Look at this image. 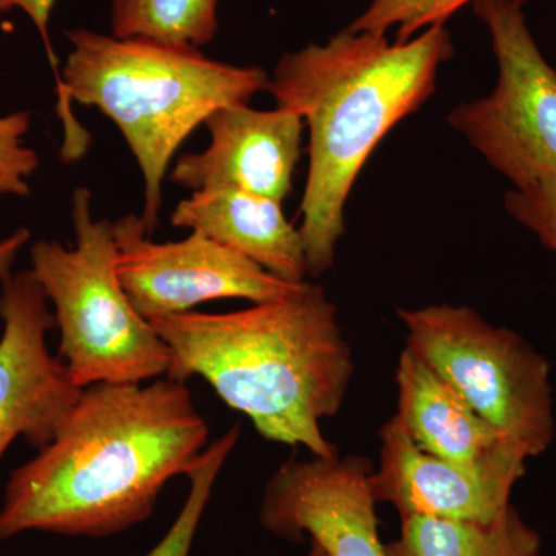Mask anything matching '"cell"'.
Here are the masks:
<instances>
[{"mask_svg":"<svg viewBox=\"0 0 556 556\" xmlns=\"http://www.w3.org/2000/svg\"><path fill=\"white\" fill-rule=\"evenodd\" d=\"M186 382L86 387L50 444L17 467L0 508V540L21 533L108 538L152 517L170 479L207 447Z\"/></svg>","mask_w":556,"mask_h":556,"instance_id":"1","label":"cell"},{"mask_svg":"<svg viewBox=\"0 0 556 556\" xmlns=\"http://www.w3.org/2000/svg\"><path fill=\"white\" fill-rule=\"evenodd\" d=\"M455 53L445 25L393 43L345 28L327 43H309L278 61L268 91L309 129L300 206L309 277L334 266L348 197L365 163L388 131L433 97L439 68Z\"/></svg>","mask_w":556,"mask_h":556,"instance_id":"2","label":"cell"},{"mask_svg":"<svg viewBox=\"0 0 556 556\" xmlns=\"http://www.w3.org/2000/svg\"><path fill=\"white\" fill-rule=\"evenodd\" d=\"M170 353L167 378L206 380L260 437L317 457L339 456L321 420L338 415L354 375L338 308L318 285L236 313L150 321Z\"/></svg>","mask_w":556,"mask_h":556,"instance_id":"3","label":"cell"},{"mask_svg":"<svg viewBox=\"0 0 556 556\" xmlns=\"http://www.w3.org/2000/svg\"><path fill=\"white\" fill-rule=\"evenodd\" d=\"M58 89L64 127L62 159L78 161L89 134L72 102L100 109L118 126L144 178L142 222L152 233L163 207V181L179 146L219 109L248 104L268 90L260 67H239L204 56L200 49L149 39H119L78 28Z\"/></svg>","mask_w":556,"mask_h":556,"instance_id":"4","label":"cell"},{"mask_svg":"<svg viewBox=\"0 0 556 556\" xmlns=\"http://www.w3.org/2000/svg\"><path fill=\"white\" fill-rule=\"evenodd\" d=\"M76 247L36 241L31 273L53 306L60 357L80 388L97 383H144L167 375L170 353L121 285L115 228L91 215L89 189L72 199Z\"/></svg>","mask_w":556,"mask_h":556,"instance_id":"5","label":"cell"},{"mask_svg":"<svg viewBox=\"0 0 556 556\" xmlns=\"http://www.w3.org/2000/svg\"><path fill=\"white\" fill-rule=\"evenodd\" d=\"M407 348L450 383L490 426L527 457L555 439L551 365L511 329L467 306L397 309Z\"/></svg>","mask_w":556,"mask_h":556,"instance_id":"6","label":"cell"},{"mask_svg":"<svg viewBox=\"0 0 556 556\" xmlns=\"http://www.w3.org/2000/svg\"><path fill=\"white\" fill-rule=\"evenodd\" d=\"M497 62L495 90L453 109L448 124L514 185L556 177V70L514 0H477Z\"/></svg>","mask_w":556,"mask_h":556,"instance_id":"7","label":"cell"},{"mask_svg":"<svg viewBox=\"0 0 556 556\" xmlns=\"http://www.w3.org/2000/svg\"><path fill=\"white\" fill-rule=\"evenodd\" d=\"M124 291L149 321L190 313L212 300L270 302L303 283H288L201 232L186 240L155 243L146 223L129 214L113 223Z\"/></svg>","mask_w":556,"mask_h":556,"instance_id":"8","label":"cell"},{"mask_svg":"<svg viewBox=\"0 0 556 556\" xmlns=\"http://www.w3.org/2000/svg\"><path fill=\"white\" fill-rule=\"evenodd\" d=\"M0 460L17 438L43 448L84 388L47 345L56 327L49 300L30 269L10 274L0 292Z\"/></svg>","mask_w":556,"mask_h":556,"instance_id":"9","label":"cell"},{"mask_svg":"<svg viewBox=\"0 0 556 556\" xmlns=\"http://www.w3.org/2000/svg\"><path fill=\"white\" fill-rule=\"evenodd\" d=\"M372 471L361 456L288 460L266 484L260 526L292 543L308 535L329 556H386Z\"/></svg>","mask_w":556,"mask_h":556,"instance_id":"10","label":"cell"},{"mask_svg":"<svg viewBox=\"0 0 556 556\" xmlns=\"http://www.w3.org/2000/svg\"><path fill=\"white\" fill-rule=\"evenodd\" d=\"M378 470L372 471L376 503L390 504L401 519L430 517L490 522L506 514L527 464L467 467L417 447L394 415L379 433Z\"/></svg>","mask_w":556,"mask_h":556,"instance_id":"11","label":"cell"},{"mask_svg":"<svg viewBox=\"0 0 556 556\" xmlns=\"http://www.w3.org/2000/svg\"><path fill=\"white\" fill-rule=\"evenodd\" d=\"M303 119L294 110L219 109L204 123L211 144L175 164L170 179L195 190L232 189L283 203L302 155Z\"/></svg>","mask_w":556,"mask_h":556,"instance_id":"12","label":"cell"},{"mask_svg":"<svg viewBox=\"0 0 556 556\" xmlns=\"http://www.w3.org/2000/svg\"><path fill=\"white\" fill-rule=\"evenodd\" d=\"M397 413L417 447L467 467L527 464L525 455L405 346L396 368Z\"/></svg>","mask_w":556,"mask_h":556,"instance_id":"13","label":"cell"},{"mask_svg":"<svg viewBox=\"0 0 556 556\" xmlns=\"http://www.w3.org/2000/svg\"><path fill=\"white\" fill-rule=\"evenodd\" d=\"M170 222L239 252L280 280L306 281L302 233L277 201L241 190H195L175 207Z\"/></svg>","mask_w":556,"mask_h":556,"instance_id":"14","label":"cell"},{"mask_svg":"<svg viewBox=\"0 0 556 556\" xmlns=\"http://www.w3.org/2000/svg\"><path fill=\"white\" fill-rule=\"evenodd\" d=\"M541 546L540 533L510 506L490 522L404 518L386 556H541Z\"/></svg>","mask_w":556,"mask_h":556,"instance_id":"15","label":"cell"},{"mask_svg":"<svg viewBox=\"0 0 556 556\" xmlns=\"http://www.w3.org/2000/svg\"><path fill=\"white\" fill-rule=\"evenodd\" d=\"M218 0H112L110 24L119 39H149L201 49L218 30Z\"/></svg>","mask_w":556,"mask_h":556,"instance_id":"16","label":"cell"},{"mask_svg":"<svg viewBox=\"0 0 556 556\" xmlns=\"http://www.w3.org/2000/svg\"><path fill=\"white\" fill-rule=\"evenodd\" d=\"M239 439L240 424H236L222 438L211 442L204 448L186 475L190 484L189 493L174 525L169 527L166 535L142 556H190L201 519L214 492L215 482L230 453L239 444Z\"/></svg>","mask_w":556,"mask_h":556,"instance_id":"17","label":"cell"},{"mask_svg":"<svg viewBox=\"0 0 556 556\" xmlns=\"http://www.w3.org/2000/svg\"><path fill=\"white\" fill-rule=\"evenodd\" d=\"M475 2L477 0H371L348 30L383 36L396 30V42H407L427 28L445 25L456 11ZM514 2L525 7L529 0Z\"/></svg>","mask_w":556,"mask_h":556,"instance_id":"18","label":"cell"},{"mask_svg":"<svg viewBox=\"0 0 556 556\" xmlns=\"http://www.w3.org/2000/svg\"><path fill=\"white\" fill-rule=\"evenodd\" d=\"M506 211L532 230L548 251L556 254V177L538 179L522 189L508 190Z\"/></svg>","mask_w":556,"mask_h":556,"instance_id":"19","label":"cell"},{"mask_svg":"<svg viewBox=\"0 0 556 556\" xmlns=\"http://www.w3.org/2000/svg\"><path fill=\"white\" fill-rule=\"evenodd\" d=\"M54 0H0V11L21 10L22 13L27 14L35 25L36 30L39 31L40 38L43 40L46 46L47 54H49V61L51 67H53L54 78H56V90L61 86V73L58 70L56 56H54L53 47H51L50 40V16L51 10H53Z\"/></svg>","mask_w":556,"mask_h":556,"instance_id":"20","label":"cell"},{"mask_svg":"<svg viewBox=\"0 0 556 556\" xmlns=\"http://www.w3.org/2000/svg\"><path fill=\"white\" fill-rule=\"evenodd\" d=\"M30 230L21 228L14 230L7 239L0 240V283L11 274L14 262L22 248L30 241Z\"/></svg>","mask_w":556,"mask_h":556,"instance_id":"21","label":"cell"},{"mask_svg":"<svg viewBox=\"0 0 556 556\" xmlns=\"http://www.w3.org/2000/svg\"><path fill=\"white\" fill-rule=\"evenodd\" d=\"M306 556H329L328 552L325 551L324 547L318 546L317 543H314V541H311V547L308 554Z\"/></svg>","mask_w":556,"mask_h":556,"instance_id":"22","label":"cell"}]
</instances>
